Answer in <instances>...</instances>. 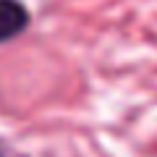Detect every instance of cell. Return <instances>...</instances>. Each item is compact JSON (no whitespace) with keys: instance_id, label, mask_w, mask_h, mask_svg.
I'll list each match as a JSON object with an SVG mask.
<instances>
[{"instance_id":"6da1fadb","label":"cell","mask_w":157,"mask_h":157,"mask_svg":"<svg viewBox=\"0 0 157 157\" xmlns=\"http://www.w3.org/2000/svg\"><path fill=\"white\" fill-rule=\"evenodd\" d=\"M29 26V11L21 0H0V42L18 37Z\"/></svg>"},{"instance_id":"7a4b0ae2","label":"cell","mask_w":157,"mask_h":157,"mask_svg":"<svg viewBox=\"0 0 157 157\" xmlns=\"http://www.w3.org/2000/svg\"><path fill=\"white\" fill-rule=\"evenodd\" d=\"M0 157H8V155H6V152H3V149H0Z\"/></svg>"}]
</instances>
